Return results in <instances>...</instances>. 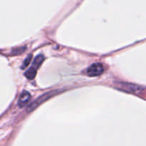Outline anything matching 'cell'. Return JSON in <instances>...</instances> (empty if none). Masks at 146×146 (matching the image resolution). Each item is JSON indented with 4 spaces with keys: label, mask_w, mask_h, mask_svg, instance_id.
I'll list each match as a JSON object with an SVG mask.
<instances>
[{
    "label": "cell",
    "mask_w": 146,
    "mask_h": 146,
    "mask_svg": "<svg viewBox=\"0 0 146 146\" xmlns=\"http://www.w3.org/2000/svg\"><path fill=\"white\" fill-rule=\"evenodd\" d=\"M56 94H58L57 90H54V91H49V92H47L45 94H44V95L39 96L38 98H36V99L32 104H31L29 106L28 108H27V112L29 113V112H31L32 111H34L35 108H36L37 107H38L39 105H41L42 103H44V101L48 100V98H50L51 97H52L53 96H54Z\"/></svg>",
    "instance_id": "cell-1"
},
{
    "label": "cell",
    "mask_w": 146,
    "mask_h": 146,
    "mask_svg": "<svg viewBox=\"0 0 146 146\" xmlns=\"http://www.w3.org/2000/svg\"><path fill=\"white\" fill-rule=\"evenodd\" d=\"M118 85H119L121 89L123 90L124 91H127V92L133 93V94H139L144 91L143 87L135 85V84H128V83H119Z\"/></svg>",
    "instance_id": "cell-2"
},
{
    "label": "cell",
    "mask_w": 146,
    "mask_h": 146,
    "mask_svg": "<svg viewBox=\"0 0 146 146\" xmlns=\"http://www.w3.org/2000/svg\"><path fill=\"white\" fill-rule=\"evenodd\" d=\"M104 72V67L101 63L92 64L87 69V75L89 76H98Z\"/></svg>",
    "instance_id": "cell-3"
},
{
    "label": "cell",
    "mask_w": 146,
    "mask_h": 146,
    "mask_svg": "<svg viewBox=\"0 0 146 146\" xmlns=\"http://www.w3.org/2000/svg\"><path fill=\"white\" fill-rule=\"evenodd\" d=\"M31 99V95L27 91H24L20 95L18 101V106L19 108H23L25 106L29 101Z\"/></svg>",
    "instance_id": "cell-4"
},
{
    "label": "cell",
    "mask_w": 146,
    "mask_h": 146,
    "mask_svg": "<svg viewBox=\"0 0 146 146\" xmlns=\"http://www.w3.org/2000/svg\"><path fill=\"white\" fill-rule=\"evenodd\" d=\"M36 70H37L36 68H34V66L30 67V68L26 71L24 75H25V76L27 77L28 79H30V80L34 79L36 76Z\"/></svg>",
    "instance_id": "cell-5"
},
{
    "label": "cell",
    "mask_w": 146,
    "mask_h": 146,
    "mask_svg": "<svg viewBox=\"0 0 146 146\" xmlns=\"http://www.w3.org/2000/svg\"><path fill=\"white\" fill-rule=\"evenodd\" d=\"M44 60V56L43 55H38L34 60V62H33V66L34 68H37L41 65V64L43 63Z\"/></svg>",
    "instance_id": "cell-6"
},
{
    "label": "cell",
    "mask_w": 146,
    "mask_h": 146,
    "mask_svg": "<svg viewBox=\"0 0 146 146\" xmlns=\"http://www.w3.org/2000/svg\"><path fill=\"white\" fill-rule=\"evenodd\" d=\"M31 59H32V55H31V54H30V55H29L28 56L25 58V60L24 61L22 66H21V68H22V69H24V68H27V67L29 65Z\"/></svg>",
    "instance_id": "cell-7"
}]
</instances>
